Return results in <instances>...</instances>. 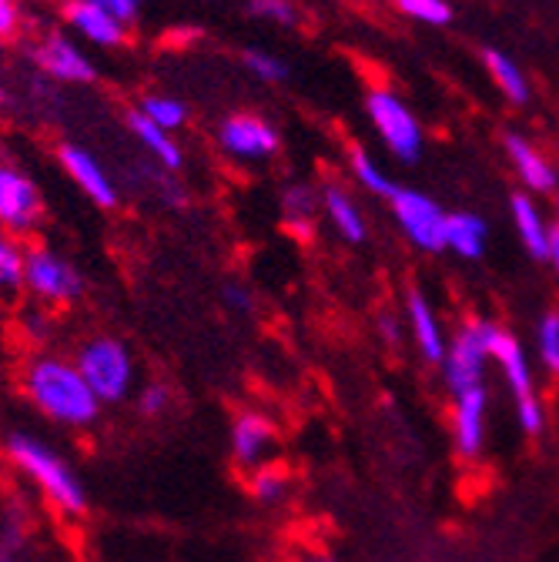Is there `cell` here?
<instances>
[{
    "instance_id": "cell-9",
    "label": "cell",
    "mask_w": 559,
    "mask_h": 562,
    "mask_svg": "<svg viewBox=\"0 0 559 562\" xmlns=\"http://www.w3.org/2000/svg\"><path fill=\"white\" fill-rule=\"evenodd\" d=\"M366 111H369V121L376 124L382 145L405 165L418 161L423 155V127L412 117V111L389 91H372L366 98Z\"/></svg>"
},
{
    "instance_id": "cell-25",
    "label": "cell",
    "mask_w": 559,
    "mask_h": 562,
    "mask_svg": "<svg viewBox=\"0 0 559 562\" xmlns=\"http://www.w3.org/2000/svg\"><path fill=\"white\" fill-rule=\"evenodd\" d=\"M315 211H318V194L305 184H295L286 191L282 198V215L289 218V228L302 238L312 235V218H315Z\"/></svg>"
},
{
    "instance_id": "cell-35",
    "label": "cell",
    "mask_w": 559,
    "mask_h": 562,
    "mask_svg": "<svg viewBox=\"0 0 559 562\" xmlns=\"http://www.w3.org/2000/svg\"><path fill=\"white\" fill-rule=\"evenodd\" d=\"M101 8H108L111 14H118L124 24H131L137 18V11H142V0H98Z\"/></svg>"
},
{
    "instance_id": "cell-28",
    "label": "cell",
    "mask_w": 559,
    "mask_h": 562,
    "mask_svg": "<svg viewBox=\"0 0 559 562\" xmlns=\"http://www.w3.org/2000/svg\"><path fill=\"white\" fill-rule=\"evenodd\" d=\"M137 111H142L145 117H152L165 131H178L188 121V108L178 98H168V94H148Z\"/></svg>"
},
{
    "instance_id": "cell-5",
    "label": "cell",
    "mask_w": 559,
    "mask_h": 562,
    "mask_svg": "<svg viewBox=\"0 0 559 562\" xmlns=\"http://www.w3.org/2000/svg\"><path fill=\"white\" fill-rule=\"evenodd\" d=\"M88 292L85 274L60 251L47 245H27V295L44 308L78 305Z\"/></svg>"
},
{
    "instance_id": "cell-15",
    "label": "cell",
    "mask_w": 559,
    "mask_h": 562,
    "mask_svg": "<svg viewBox=\"0 0 559 562\" xmlns=\"http://www.w3.org/2000/svg\"><path fill=\"white\" fill-rule=\"evenodd\" d=\"M219 145L225 148V155L242 161L268 158L278 151V131L255 114H232L219 127Z\"/></svg>"
},
{
    "instance_id": "cell-16",
    "label": "cell",
    "mask_w": 559,
    "mask_h": 562,
    "mask_svg": "<svg viewBox=\"0 0 559 562\" xmlns=\"http://www.w3.org/2000/svg\"><path fill=\"white\" fill-rule=\"evenodd\" d=\"M405 325H409V335H412V341L418 348V356H423L429 366H443L446 348H449V335L443 328L439 312L433 308V302L423 292H409V299H405Z\"/></svg>"
},
{
    "instance_id": "cell-37",
    "label": "cell",
    "mask_w": 559,
    "mask_h": 562,
    "mask_svg": "<svg viewBox=\"0 0 559 562\" xmlns=\"http://www.w3.org/2000/svg\"><path fill=\"white\" fill-rule=\"evenodd\" d=\"M225 302H228L232 308H242V312L251 308V299H248V292H245L242 285H225Z\"/></svg>"
},
{
    "instance_id": "cell-20",
    "label": "cell",
    "mask_w": 559,
    "mask_h": 562,
    "mask_svg": "<svg viewBox=\"0 0 559 562\" xmlns=\"http://www.w3.org/2000/svg\"><path fill=\"white\" fill-rule=\"evenodd\" d=\"M322 211H325V218L332 222V228L348 241V245H362L369 228H366V218H362V211L359 204L353 201V194H348L345 188L338 184H328L322 191Z\"/></svg>"
},
{
    "instance_id": "cell-4",
    "label": "cell",
    "mask_w": 559,
    "mask_h": 562,
    "mask_svg": "<svg viewBox=\"0 0 559 562\" xmlns=\"http://www.w3.org/2000/svg\"><path fill=\"white\" fill-rule=\"evenodd\" d=\"M75 366L85 375V382L94 389L101 405L124 402L137 382L131 348L114 335H94V338L81 341V348L75 351Z\"/></svg>"
},
{
    "instance_id": "cell-6",
    "label": "cell",
    "mask_w": 559,
    "mask_h": 562,
    "mask_svg": "<svg viewBox=\"0 0 559 562\" xmlns=\"http://www.w3.org/2000/svg\"><path fill=\"white\" fill-rule=\"evenodd\" d=\"M439 369L449 395L485 385L489 369H493V356H489V318H472L452 331Z\"/></svg>"
},
{
    "instance_id": "cell-32",
    "label": "cell",
    "mask_w": 559,
    "mask_h": 562,
    "mask_svg": "<svg viewBox=\"0 0 559 562\" xmlns=\"http://www.w3.org/2000/svg\"><path fill=\"white\" fill-rule=\"evenodd\" d=\"M245 67L251 70V75L258 78V81H271V85H278V81H286V64L278 60L275 54H265V50H248L245 54Z\"/></svg>"
},
{
    "instance_id": "cell-31",
    "label": "cell",
    "mask_w": 559,
    "mask_h": 562,
    "mask_svg": "<svg viewBox=\"0 0 559 562\" xmlns=\"http://www.w3.org/2000/svg\"><path fill=\"white\" fill-rule=\"evenodd\" d=\"M21 331H24L27 341L44 345V341L51 338V331H54L51 308H44V305H37V302H34L31 308H24V312H21Z\"/></svg>"
},
{
    "instance_id": "cell-2",
    "label": "cell",
    "mask_w": 559,
    "mask_h": 562,
    "mask_svg": "<svg viewBox=\"0 0 559 562\" xmlns=\"http://www.w3.org/2000/svg\"><path fill=\"white\" fill-rule=\"evenodd\" d=\"M4 452L14 462V469L31 479V485L60 516L78 519L88 513V488H85L81 475L67 465V459L51 442H44L31 432H11L4 439Z\"/></svg>"
},
{
    "instance_id": "cell-8",
    "label": "cell",
    "mask_w": 559,
    "mask_h": 562,
    "mask_svg": "<svg viewBox=\"0 0 559 562\" xmlns=\"http://www.w3.org/2000/svg\"><path fill=\"white\" fill-rule=\"evenodd\" d=\"M41 222H44V198L37 181L24 168L0 161V232L27 238L37 232Z\"/></svg>"
},
{
    "instance_id": "cell-13",
    "label": "cell",
    "mask_w": 559,
    "mask_h": 562,
    "mask_svg": "<svg viewBox=\"0 0 559 562\" xmlns=\"http://www.w3.org/2000/svg\"><path fill=\"white\" fill-rule=\"evenodd\" d=\"M57 161H60L64 175L85 191L88 201H94L98 207H118L121 191H118L111 171L98 161V155H91L88 148L71 145V140H67V145L57 148Z\"/></svg>"
},
{
    "instance_id": "cell-33",
    "label": "cell",
    "mask_w": 559,
    "mask_h": 562,
    "mask_svg": "<svg viewBox=\"0 0 559 562\" xmlns=\"http://www.w3.org/2000/svg\"><path fill=\"white\" fill-rule=\"evenodd\" d=\"M251 14L258 18H268L275 24H295V8L292 0H251Z\"/></svg>"
},
{
    "instance_id": "cell-1",
    "label": "cell",
    "mask_w": 559,
    "mask_h": 562,
    "mask_svg": "<svg viewBox=\"0 0 559 562\" xmlns=\"http://www.w3.org/2000/svg\"><path fill=\"white\" fill-rule=\"evenodd\" d=\"M24 398L34 412L64 429H88L101 415V398L78 372L75 359L41 351L21 372Z\"/></svg>"
},
{
    "instance_id": "cell-24",
    "label": "cell",
    "mask_w": 559,
    "mask_h": 562,
    "mask_svg": "<svg viewBox=\"0 0 559 562\" xmlns=\"http://www.w3.org/2000/svg\"><path fill=\"white\" fill-rule=\"evenodd\" d=\"M248 492H251V499L261 503V506H278L282 503L289 492H292V479L282 465H258L251 475H248Z\"/></svg>"
},
{
    "instance_id": "cell-30",
    "label": "cell",
    "mask_w": 559,
    "mask_h": 562,
    "mask_svg": "<svg viewBox=\"0 0 559 562\" xmlns=\"http://www.w3.org/2000/svg\"><path fill=\"white\" fill-rule=\"evenodd\" d=\"M168 405H171V389L165 382H148V385H142V389L134 392V408L142 412L145 418L165 415Z\"/></svg>"
},
{
    "instance_id": "cell-14",
    "label": "cell",
    "mask_w": 559,
    "mask_h": 562,
    "mask_svg": "<svg viewBox=\"0 0 559 562\" xmlns=\"http://www.w3.org/2000/svg\"><path fill=\"white\" fill-rule=\"evenodd\" d=\"M60 14H64L67 27L94 47L111 50L127 41V24L118 14H111L108 8H101L98 0H64Z\"/></svg>"
},
{
    "instance_id": "cell-10",
    "label": "cell",
    "mask_w": 559,
    "mask_h": 562,
    "mask_svg": "<svg viewBox=\"0 0 559 562\" xmlns=\"http://www.w3.org/2000/svg\"><path fill=\"white\" fill-rule=\"evenodd\" d=\"M31 60L37 64L41 75H47L60 85H91L98 78V67L85 54V47L67 34H57V31L44 34L31 47Z\"/></svg>"
},
{
    "instance_id": "cell-29",
    "label": "cell",
    "mask_w": 559,
    "mask_h": 562,
    "mask_svg": "<svg viewBox=\"0 0 559 562\" xmlns=\"http://www.w3.org/2000/svg\"><path fill=\"white\" fill-rule=\"evenodd\" d=\"M395 8L405 18L433 24V27H443V24L452 21V8L446 4V0H395Z\"/></svg>"
},
{
    "instance_id": "cell-18",
    "label": "cell",
    "mask_w": 559,
    "mask_h": 562,
    "mask_svg": "<svg viewBox=\"0 0 559 562\" xmlns=\"http://www.w3.org/2000/svg\"><path fill=\"white\" fill-rule=\"evenodd\" d=\"M510 218H513V228H516V235H519L523 248H526L533 258L546 261L552 228L546 225V218H543L539 204L533 201V194H523V191H519V194H513V198H510Z\"/></svg>"
},
{
    "instance_id": "cell-23",
    "label": "cell",
    "mask_w": 559,
    "mask_h": 562,
    "mask_svg": "<svg viewBox=\"0 0 559 562\" xmlns=\"http://www.w3.org/2000/svg\"><path fill=\"white\" fill-rule=\"evenodd\" d=\"M482 60H485V70L493 75L496 88L513 101V104H526L529 101V81L523 78V70L513 57H506L503 50L496 47H485L482 50Z\"/></svg>"
},
{
    "instance_id": "cell-21",
    "label": "cell",
    "mask_w": 559,
    "mask_h": 562,
    "mask_svg": "<svg viewBox=\"0 0 559 562\" xmlns=\"http://www.w3.org/2000/svg\"><path fill=\"white\" fill-rule=\"evenodd\" d=\"M489 245V225L472 215V211H449L446 218V248L466 261H476L485 255Z\"/></svg>"
},
{
    "instance_id": "cell-17",
    "label": "cell",
    "mask_w": 559,
    "mask_h": 562,
    "mask_svg": "<svg viewBox=\"0 0 559 562\" xmlns=\"http://www.w3.org/2000/svg\"><path fill=\"white\" fill-rule=\"evenodd\" d=\"M506 155L519 175V181L533 191V194H549L556 191V168L546 161V155L539 148H533V140H526L523 134H506Z\"/></svg>"
},
{
    "instance_id": "cell-12",
    "label": "cell",
    "mask_w": 559,
    "mask_h": 562,
    "mask_svg": "<svg viewBox=\"0 0 559 562\" xmlns=\"http://www.w3.org/2000/svg\"><path fill=\"white\" fill-rule=\"evenodd\" d=\"M452 398V449L459 452V459L472 462L482 456L485 449V436H489V389H466Z\"/></svg>"
},
{
    "instance_id": "cell-38",
    "label": "cell",
    "mask_w": 559,
    "mask_h": 562,
    "mask_svg": "<svg viewBox=\"0 0 559 562\" xmlns=\"http://www.w3.org/2000/svg\"><path fill=\"white\" fill-rule=\"evenodd\" d=\"M546 261H549V268H552V278H556V285H559V228H552V238H549Z\"/></svg>"
},
{
    "instance_id": "cell-39",
    "label": "cell",
    "mask_w": 559,
    "mask_h": 562,
    "mask_svg": "<svg viewBox=\"0 0 559 562\" xmlns=\"http://www.w3.org/2000/svg\"><path fill=\"white\" fill-rule=\"evenodd\" d=\"M299 562H335V559H328V555H318V552H312V555H302Z\"/></svg>"
},
{
    "instance_id": "cell-34",
    "label": "cell",
    "mask_w": 559,
    "mask_h": 562,
    "mask_svg": "<svg viewBox=\"0 0 559 562\" xmlns=\"http://www.w3.org/2000/svg\"><path fill=\"white\" fill-rule=\"evenodd\" d=\"M21 34V0H0V41Z\"/></svg>"
},
{
    "instance_id": "cell-19",
    "label": "cell",
    "mask_w": 559,
    "mask_h": 562,
    "mask_svg": "<svg viewBox=\"0 0 559 562\" xmlns=\"http://www.w3.org/2000/svg\"><path fill=\"white\" fill-rule=\"evenodd\" d=\"M127 127H131V134H134V140L142 145L165 171H178L181 165H185V155H181V148H178V140L171 137V131H165V127H158L152 117H145L142 111H131L127 114Z\"/></svg>"
},
{
    "instance_id": "cell-36",
    "label": "cell",
    "mask_w": 559,
    "mask_h": 562,
    "mask_svg": "<svg viewBox=\"0 0 559 562\" xmlns=\"http://www.w3.org/2000/svg\"><path fill=\"white\" fill-rule=\"evenodd\" d=\"M379 331H382L385 345H402V322H395L392 315L379 318Z\"/></svg>"
},
{
    "instance_id": "cell-22",
    "label": "cell",
    "mask_w": 559,
    "mask_h": 562,
    "mask_svg": "<svg viewBox=\"0 0 559 562\" xmlns=\"http://www.w3.org/2000/svg\"><path fill=\"white\" fill-rule=\"evenodd\" d=\"M27 292V245L18 235L0 232V302H14Z\"/></svg>"
},
{
    "instance_id": "cell-40",
    "label": "cell",
    "mask_w": 559,
    "mask_h": 562,
    "mask_svg": "<svg viewBox=\"0 0 559 562\" xmlns=\"http://www.w3.org/2000/svg\"><path fill=\"white\" fill-rule=\"evenodd\" d=\"M556 228H559V198H556Z\"/></svg>"
},
{
    "instance_id": "cell-7",
    "label": "cell",
    "mask_w": 559,
    "mask_h": 562,
    "mask_svg": "<svg viewBox=\"0 0 559 562\" xmlns=\"http://www.w3.org/2000/svg\"><path fill=\"white\" fill-rule=\"evenodd\" d=\"M389 207H392V218L399 222V228L405 232V238L415 248H423L429 255L446 251L449 211L436 198H429L423 191H412V188H395L389 198Z\"/></svg>"
},
{
    "instance_id": "cell-11",
    "label": "cell",
    "mask_w": 559,
    "mask_h": 562,
    "mask_svg": "<svg viewBox=\"0 0 559 562\" xmlns=\"http://www.w3.org/2000/svg\"><path fill=\"white\" fill-rule=\"evenodd\" d=\"M278 446V429L271 415L258 412V408H242L232 418V429H228V449L238 469L255 472L258 465L271 462V452Z\"/></svg>"
},
{
    "instance_id": "cell-3",
    "label": "cell",
    "mask_w": 559,
    "mask_h": 562,
    "mask_svg": "<svg viewBox=\"0 0 559 562\" xmlns=\"http://www.w3.org/2000/svg\"><path fill=\"white\" fill-rule=\"evenodd\" d=\"M489 356H493V369L500 372L506 392L513 395V415H516L519 432L533 436V439L543 436L546 432V405L539 398L533 362H529V351L523 348V341L510 328L489 322Z\"/></svg>"
},
{
    "instance_id": "cell-26",
    "label": "cell",
    "mask_w": 559,
    "mask_h": 562,
    "mask_svg": "<svg viewBox=\"0 0 559 562\" xmlns=\"http://www.w3.org/2000/svg\"><path fill=\"white\" fill-rule=\"evenodd\" d=\"M536 362L546 375L559 379V312H546L536 322Z\"/></svg>"
},
{
    "instance_id": "cell-27",
    "label": "cell",
    "mask_w": 559,
    "mask_h": 562,
    "mask_svg": "<svg viewBox=\"0 0 559 562\" xmlns=\"http://www.w3.org/2000/svg\"><path fill=\"white\" fill-rule=\"evenodd\" d=\"M348 165H353V175H356V181L362 184V188H369L372 194H379V198H392V191L399 188V184H392V178L362 151V148H353L348 151Z\"/></svg>"
}]
</instances>
